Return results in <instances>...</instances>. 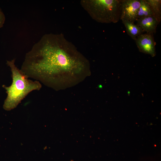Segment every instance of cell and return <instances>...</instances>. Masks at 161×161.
Here are the masks:
<instances>
[{"instance_id": "1", "label": "cell", "mask_w": 161, "mask_h": 161, "mask_svg": "<svg viewBox=\"0 0 161 161\" xmlns=\"http://www.w3.org/2000/svg\"><path fill=\"white\" fill-rule=\"evenodd\" d=\"M21 70L56 91L76 85L90 75L88 60L62 34L44 35L26 53Z\"/></svg>"}, {"instance_id": "2", "label": "cell", "mask_w": 161, "mask_h": 161, "mask_svg": "<svg viewBox=\"0 0 161 161\" xmlns=\"http://www.w3.org/2000/svg\"><path fill=\"white\" fill-rule=\"evenodd\" d=\"M15 61L14 59L7 61L6 63L11 72L12 84L9 86H2L7 94L3 106L4 109L7 111L16 108L30 92L34 90H39L42 87L38 81L28 79L16 66Z\"/></svg>"}, {"instance_id": "3", "label": "cell", "mask_w": 161, "mask_h": 161, "mask_svg": "<svg viewBox=\"0 0 161 161\" xmlns=\"http://www.w3.org/2000/svg\"><path fill=\"white\" fill-rule=\"evenodd\" d=\"M80 4L91 17L98 22L116 23L120 20L121 0H82Z\"/></svg>"}, {"instance_id": "4", "label": "cell", "mask_w": 161, "mask_h": 161, "mask_svg": "<svg viewBox=\"0 0 161 161\" xmlns=\"http://www.w3.org/2000/svg\"><path fill=\"white\" fill-rule=\"evenodd\" d=\"M140 6L139 0H121L120 20L134 22L137 19V14Z\"/></svg>"}, {"instance_id": "5", "label": "cell", "mask_w": 161, "mask_h": 161, "mask_svg": "<svg viewBox=\"0 0 161 161\" xmlns=\"http://www.w3.org/2000/svg\"><path fill=\"white\" fill-rule=\"evenodd\" d=\"M135 41L140 52L153 57L155 56V44L153 34L143 33L138 36Z\"/></svg>"}, {"instance_id": "6", "label": "cell", "mask_w": 161, "mask_h": 161, "mask_svg": "<svg viewBox=\"0 0 161 161\" xmlns=\"http://www.w3.org/2000/svg\"><path fill=\"white\" fill-rule=\"evenodd\" d=\"M137 24L143 32L153 34L156 32L157 25L160 23L154 16L142 17L137 19Z\"/></svg>"}, {"instance_id": "7", "label": "cell", "mask_w": 161, "mask_h": 161, "mask_svg": "<svg viewBox=\"0 0 161 161\" xmlns=\"http://www.w3.org/2000/svg\"><path fill=\"white\" fill-rule=\"evenodd\" d=\"M128 34L134 40L139 35L143 33L141 28L134 22L126 20H122Z\"/></svg>"}, {"instance_id": "8", "label": "cell", "mask_w": 161, "mask_h": 161, "mask_svg": "<svg viewBox=\"0 0 161 161\" xmlns=\"http://www.w3.org/2000/svg\"><path fill=\"white\" fill-rule=\"evenodd\" d=\"M140 6L137 13V19L145 17L154 16L150 6L147 0H140Z\"/></svg>"}, {"instance_id": "9", "label": "cell", "mask_w": 161, "mask_h": 161, "mask_svg": "<svg viewBox=\"0 0 161 161\" xmlns=\"http://www.w3.org/2000/svg\"><path fill=\"white\" fill-rule=\"evenodd\" d=\"M147 0L150 6L154 16L160 22L161 19V0Z\"/></svg>"}, {"instance_id": "10", "label": "cell", "mask_w": 161, "mask_h": 161, "mask_svg": "<svg viewBox=\"0 0 161 161\" xmlns=\"http://www.w3.org/2000/svg\"><path fill=\"white\" fill-rule=\"evenodd\" d=\"M5 20V16L0 9V29L3 27Z\"/></svg>"}]
</instances>
